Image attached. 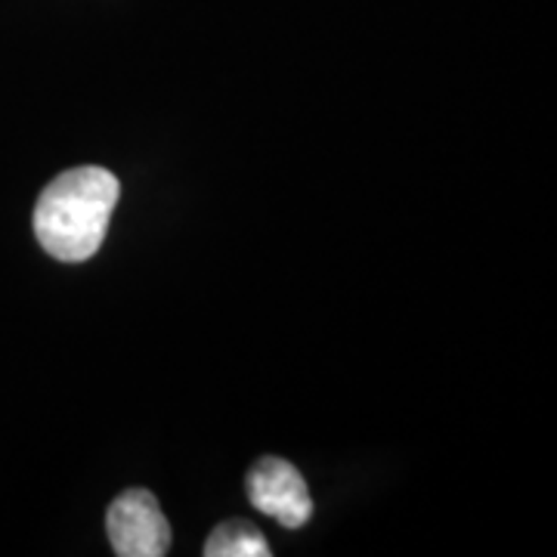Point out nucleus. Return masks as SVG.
<instances>
[{"label":"nucleus","mask_w":557,"mask_h":557,"mask_svg":"<svg viewBox=\"0 0 557 557\" xmlns=\"http://www.w3.org/2000/svg\"><path fill=\"white\" fill-rule=\"evenodd\" d=\"M245 486H248L251 505L258 508L260 515L278 520L288 530L304 527L313 515L310 490L298 474V468L288 465L285 458L267 456L255 461L248 478H245Z\"/></svg>","instance_id":"7ed1b4c3"},{"label":"nucleus","mask_w":557,"mask_h":557,"mask_svg":"<svg viewBox=\"0 0 557 557\" xmlns=\"http://www.w3.org/2000/svg\"><path fill=\"white\" fill-rule=\"evenodd\" d=\"M119 177L106 168H72L40 193L35 236L50 258L81 263L100 251L112 211L119 205Z\"/></svg>","instance_id":"f257e3e1"},{"label":"nucleus","mask_w":557,"mask_h":557,"mask_svg":"<svg viewBox=\"0 0 557 557\" xmlns=\"http://www.w3.org/2000/svg\"><path fill=\"white\" fill-rule=\"evenodd\" d=\"M205 557H270V545L255 523L223 520L205 542Z\"/></svg>","instance_id":"20e7f679"},{"label":"nucleus","mask_w":557,"mask_h":557,"mask_svg":"<svg viewBox=\"0 0 557 557\" xmlns=\"http://www.w3.org/2000/svg\"><path fill=\"white\" fill-rule=\"evenodd\" d=\"M106 533L119 557H161L171 548V523L149 490L121 493L106 511Z\"/></svg>","instance_id":"f03ea898"}]
</instances>
